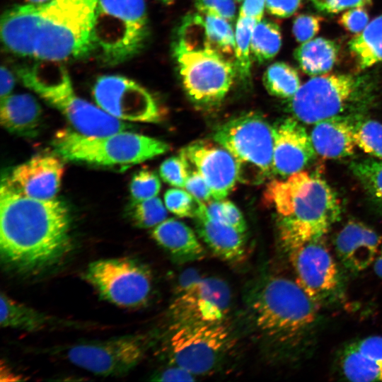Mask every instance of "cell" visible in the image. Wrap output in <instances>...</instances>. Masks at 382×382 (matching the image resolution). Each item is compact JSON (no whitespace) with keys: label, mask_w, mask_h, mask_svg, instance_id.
Masks as SVG:
<instances>
[{"label":"cell","mask_w":382,"mask_h":382,"mask_svg":"<svg viewBox=\"0 0 382 382\" xmlns=\"http://www.w3.org/2000/svg\"><path fill=\"white\" fill-rule=\"evenodd\" d=\"M348 48L360 70L382 62V14L348 42Z\"/></svg>","instance_id":"83f0119b"},{"label":"cell","mask_w":382,"mask_h":382,"mask_svg":"<svg viewBox=\"0 0 382 382\" xmlns=\"http://www.w3.org/2000/svg\"><path fill=\"white\" fill-rule=\"evenodd\" d=\"M92 95L100 108L121 120L158 122L163 117L162 110L151 93L124 76H99L93 86Z\"/></svg>","instance_id":"2e32d148"},{"label":"cell","mask_w":382,"mask_h":382,"mask_svg":"<svg viewBox=\"0 0 382 382\" xmlns=\"http://www.w3.org/2000/svg\"><path fill=\"white\" fill-rule=\"evenodd\" d=\"M195 375L183 367L175 364L170 366L154 376L153 381H192Z\"/></svg>","instance_id":"bcb514c9"},{"label":"cell","mask_w":382,"mask_h":382,"mask_svg":"<svg viewBox=\"0 0 382 382\" xmlns=\"http://www.w3.org/2000/svg\"><path fill=\"white\" fill-rule=\"evenodd\" d=\"M17 74L26 87L60 111L81 134L100 137L134 129L76 96L69 73L59 62L37 60L32 65L21 66Z\"/></svg>","instance_id":"5b68a950"},{"label":"cell","mask_w":382,"mask_h":382,"mask_svg":"<svg viewBox=\"0 0 382 382\" xmlns=\"http://www.w3.org/2000/svg\"><path fill=\"white\" fill-rule=\"evenodd\" d=\"M316 7L323 12L337 13L354 7H365L372 4V0H311Z\"/></svg>","instance_id":"ee69618b"},{"label":"cell","mask_w":382,"mask_h":382,"mask_svg":"<svg viewBox=\"0 0 382 382\" xmlns=\"http://www.w3.org/2000/svg\"><path fill=\"white\" fill-rule=\"evenodd\" d=\"M151 342L148 335L131 334L74 344L64 349L63 355L71 364L94 374L120 376L143 359Z\"/></svg>","instance_id":"4fadbf2b"},{"label":"cell","mask_w":382,"mask_h":382,"mask_svg":"<svg viewBox=\"0 0 382 382\" xmlns=\"http://www.w3.org/2000/svg\"><path fill=\"white\" fill-rule=\"evenodd\" d=\"M204 204L195 218L196 232L211 251L229 262L241 261L245 254L244 233L208 218L204 212Z\"/></svg>","instance_id":"cb8c5ba5"},{"label":"cell","mask_w":382,"mask_h":382,"mask_svg":"<svg viewBox=\"0 0 382 382\" xmlns=\"http://www.w3.org/2000/svg\"><path fill=\"white\" fill-rule=\"evenodd\" d=\"M334 245L342 267L357 274L374 264L382 245V237L368 225L350 220L337 233Z\"/></svg>","instance_id":"ffe728a7"},{"label":"cell","mask_w":382,"mask_h":382,"mask_svg":"<svg viewBox=\"0 0 382 382\" xmlns=\"http://www.w3.org/2000/svg\"><path fill=\"white\" fill-rule=\"evenodd\" d=\"M97 1L14 6L1 16V42L8 52L35 60L61 62L85 57L92 54Z\"/></svg>","instance_id":"6da1fadb"},{"label":"cell","mask_w":382,"mask_h":382,"mask_svg":"<svg viewBox=\"0 0 382 382\" xmlns=\"http://www.w3.org/2000/svg\"><path fill=\"white\" fill-rule=\"evenodd\" d=\"M358 115L353 117L357 146L369 155L382 160V124L374 120L357 117Z\"/></svg>","instance_id":"1f68e13d"},{"label":"cell","mask_w":382,"mask_h":382,"mask_svg":"<svg viewBox=\"0 0 382 382\" xmlns=\"http://www.w3.org/2000/svg\"><path fill=\"white\" fill-rule=\"evenodd\" d=\"M257 23L253 18L239 17L236 24L235 65L238 76L243 81H247L250 77V42L253 30Z\"/></svg>","instance_id":"d6a6232c"},{"label":"cell","mask_w":382,"mask_h":382,"mask_svg":"<svg viewBox=\"0 0 382 382\" xmlns=\"http://www.w3.org/2000/svg\"><path fill=\"white\" fill-rule=\"evenodd\" d=\"M191 167L185 157L180 152L164 160L160 166L159 174L162 180L176 187L183 188L185 186Z\"/></svg>","instance_id":"f35d334b"},{"label":"cell","mask_w":382,"mask_h":382,"mask_svg":"<svg viewBox=\"0 0 382 382\" xmlns=\"http://www.w3.org/2000/svg\"><path fill=\"white\" fill-rule=\"evenodd\" d=\"M158 1L163 2V3L166 4H171L175 1V0H158Z\"/></svg>","instance_id":"816d5d0a"},{"label":"cell","mask_w":382,"mask_h":382,"mask_svg":"<svg viewBox=\"0 0 382 382\" xmlns=\"http://www.w3.org/2000/svg\"><path fill=\"white\" fill-rule=\"evenodd\" d=\"M180 152L205 179L213 199H226L238 180L237 164L231 153L216 141L208 140L193 141Z\"/></svg>","instance_id":"e0dca14e"},{"label":"cell","mask_w":382,"mask_h":382,"mask_svg":"<svg viewBox=\"0 0 382 382\" xmlns=\"http://www.w3.org/2000/svg\"><path fill=\"white\" fill-rule=\"evenodd\" d=\"M286 252L296 282L319 306L340 296V270L324 237L306 241Z\"/></svg>","instance_id":"5bb4252c"},{"label":"cell","mask_w":382,"mask_h":382,"mask_svg":"<svg viewBox=\"0 0 382 382\" xmlns=\"http://www.w3.org/2000/svg\"><path fill=\"white\" fill-rule=\"evenodd\" d=\"M374 82L364 76L324 74L301 85L289 99L287 109L294 118L316 124L337 116H355L371 105Z\"/></svg>","instance_id":"8992f818"},{"label":"cell","mask_w":382,"mask_h":382,"mask_svg":"<svg viewBox=\"0 0 382 382\" xmlns=\"http://www.w3.org/2000/svg\"><path fill=\"white\" fill-rule=\"evenodd\" d=\"M197 10L202 14H211L233 21L236 6L233 0H195Z\"/></svg>","instance_id":"60d3db41"},{"label":"cell","mask_w":382,"mask_h":382,"mask_svg":"<svg viewBox=\"0 0 382 382\" xmlns=\"http://www.w3.org/2000/svg\"><path fill=\"white\" fill-rule=\"evenodd\" d=\"M16 83V77L6 66H1V99L11 95Z\"/></svg>","instance_id":"c3c4849f"},{"label":"cell","mask_w":382,"mask_h":382,"mask_svg":"<svg viewBox=\"0 0 382 382\" xmlns=\"http://www.w3.org/2000/svg\"><path fill=\"white\" fill-rule=\"evenodd\" d=\"M273 173L287 177L302 171L316 151L310 135L298 120L286 117L272 125Z\"/></svg>","instance_id":"ac0fdd59"},{"label":"cell","mask_w":382,"mask_h":382,"mask_svg":"<svg viewBox=\"0 0 382 382\" xmlns=\"http://www.w3.org/2000/svg\"><path fill=\"white\" fill-rule=\"evenodd\" d=\"M41 120V106L33 96L11 94L1 99V124L11 133L34 137L38 133Z\"/></svg>","instance_id":"d4e9b609"},{"label":"cell","mask_w":382,"mask_h":382,"mask_svg":"<svg viewBox=\"0 0 382 382\" xmlns=\"http://www.w3.org/2000/svg\"><path fill=\"white\" fill-rule=\"evenodd\" d=\"M369 21V16L364 7H354L344 12L338 23L346 30L358 34L366 28Z\"/></svg>","instance_id":"b9f144b4"},{"label":"cell","mask_w":382,"mask_h":382,"mask_svg":"<svg viewBox=\"0 0 382 382\" xmlns=\"http://www.w3.org/2000/svg\"><path fill=\"white\" fill-rule=\"evenodd\" d=\"M159 197H154L141 201H132L127 213L136 226L141 228H154L167 219L168 212Z\"/></svg>","instance_id":"836d02e7"},{"label":"cell","mask_w":382,"mask_h":382,"mask_svg":"<svg viewBox=\"0 0 382 382\" xmlns=\"http://www.w3.org/2000/svg\"><path fill=\"white\" fill-rule=\"evenodd\" d=\"M213 139L234 158L239 182L259 185L274 174L272 125L260 113L226 121L215 129Z\"/></svg>","instance_id":"9c48e42d"},{"label":"cell","mask_w":382,"mask_h":382,"mask_svg":"<svg viewBox=\"0 0 382 382\" xmlns=\"http://www.w3.org/2000/svg\"><path fill=\"white\" fill-rule=\"evenodd\" d=\"M164 202L168 211L175 216L194 219L199 214L204 204L187 190L180 187L168 190L164 195Z\"/></svg>","instance_id":"8d00e7d4"},{"label":"cell","mask_w":382,"mask_h":382,"mask_svg":"<svg viewBox=\"0 0 382 382\" xmlns=\"http://www.w3.org/2000/svg\"><path fill=\"white\" fill-rule=\"evenodd\" d=\"M302 0H266L267 11L273 16L287 18L301 6Z\"/></svg>","instance_id":"f6af8a7d"},{"label":"cell","mask_w":382,"mask_h":382,"mask_svg":"<svg viewBox=\"0 0 382 382\" xmlns=\"http://www.w3.org/2000/svg\"><path fill=\"white\" fill-rule=\"evenodd\" d=\"M248 303L255 333L272 359L294 361L311 349L320 306L296 280L269 275L252 290Z\"/></svg>","instance_id":"3957f363"},{"label":"cell","mask_w":382,"mask_h":382,"mask_svg":"<svg viewBox=\"0 0 382 382\" xmlns=\"http://www.w3.org/2000/svg\"><path fill=\"white\" fill-rule=\"evenodd\" d=\"M0 297L1 328L37 332L48 328L74 325L73 322L59 319L16 301L4 292Z\"/></svg>","instance_id":"484cf974"},{"label":"cell","mask_w":382,"mask_h":382,"mask_svg":"<svg viewBox=\"0 0 382 382\" xmlns=\"http://www.w3.org/2000/svg\"><path fill=\"white\" fill-rule=\"evenodd\" d=\"M166 348L170 364L195 376L215 371L232 345L225 323H195L170 327Z\"/></svg>","instance_id":"8fae6325"},{"label":"cell","mask_w":382,"mask_h":382,"mask_svg":"<svg viewBox=\"0 0 382 382\" xmlns=\"http://www.w3.org/2000/svg\"><path fill=\"white\" fill-rule=\"evenodd\" d=\"M353 117H332L314 124L310 137L316 153L332 159L352 155L357 146Z\"/></svg>","instance_id":"7402d4cb"},{"label":"cell","mask_w":382,"mask_h":382,"mask_svg":"<svg viewBox=\"0 0 382 382\" xmlns=\"http://www.w3.org/2000/svg\"><path fill=\"white\" fill-rule=\"evenodd\" d=\"M205 215L216 221L231 226L241 233L247 231L246 221L237 206L230 200L212 199L204 203Z\"/></svg>","instance_id":"d590c367"},{"label":"cell","mask_w":382,"mask_h":382,"mask_svg":"<svg viewBox=\"0 0 382 382\" xmlns=\"http://www.w3.org/2000/svg\"><path fill=\"white\" fill-rule=\"evenodd\" d=\"M64 173V165L59 157L38 154L16 166L2 180L25 196L50 199L59 192Z\"/></svg>","instance_id":"d6986e66"},{"label":"cell","mask_w":382,"mask_h":382,"mask_svg":"<svg viewBox=\"0 0 382 382\" xmlns=\"http://www.w3.org/2000/svg\"><path fill=\"white\" fill-rule=\"evenodd\" d=\"M266 0H245L239 12V17H249L257 22L262 20Z\"/></svg>","instance_id":"7dc6e473"},{"label":"cell","mask_w":382,"mask_h":382,"mask_svg":"<svg viewBox=\"0 0 382 382\" xmlns=\"http://www.w3.org/2000/svg\"><path fill=\"white\" fill-rule=\"evenodd\" d=\"M323 18L314 14H300L297 16L292 26V31L296 40L305 42L315 37L319 32Z\"/></svg>","instance_id":"ab89813d"},{"label":"cell","mask_w":382,"mask_h":382,"mask_svg":"<svg viewBox=\"0 0 382 382\" xmlns=\"http://www.w3.org/2000/svg\"><path fill=\"white\" fill-rule=\"evenodd\" d=\"M149 36L145 0H98L92 54L103 64H122L139 54Z\"/></svg>","instance_id":"52a82bcc"},{"label":"cell","mask_w":382,"mask_h":382,"mask_svg":"<svg viewBox=\"0 0 382 382\" xmlns=\"http://www.w3.org/2000/svg\"><path fill=\"white\" fill-rule=\"evenodd\" d=\"M182 84L188 98L201 108L221 103L237 74L231 59L212 49L173 46Z\"/></svg>","instance_id":"30bf717a"},{"label":"cell","mask_w":382,"mask_h":382,"mask_svg":"<svg viewBox=\"0 0 382 382\" xmlns=\"http://www.w3.org/2000/svg\"><path fill=\"white\" fill-rule=\"evenodd\" d=\"M202 16L210 48L228 59V57L235 55V35L228 21L211 14Z\"/></svg>","instance_id":"4dcf8cb0"},{"label":"cell","mask_w":382,"mask_h":382,"mask_svg":"<svg viewBox=\"0 0 382 382\" xmlns=\"http://www.w3.org/2000/svg\"><path fill=\"white\" fill-rule=\"evenodd\" d=\"M373 265L376 274L382 279V245Z\"/></svg>","instance_id":"681fc988"},{"label":"cell","mask_w":382,"mask_h":382,"mask_svg":"<svg viewBox=\"0 0 382 382\" xmlns=\"http://www.w3.org/2000/svg\"><path fill=\"white\" fill-rule=\"evenodd\" d=\"M52 144L64 159L103 166L140 163L170 149L162 140L130 131L93 137L68 128L58 130Z\"/></svg>","instance_id":"ba28073f"},{"label":"cell","mask_w":382,"mask_h":382,"mask_svg":"<svg viewBox=\"0 0 382 382\" xmlns=\"http://www.w3.org/2000/svg\"><path fill=\"white\" fill-rule=\"evenodd\" d=\"M338 45L324 37H316L300 45L294 52L301 69L309 76L330 71L337 60Z\"/></svg>","instance_id":"4316f807"},{"label":"cell","mask_w":382,"mask_h":382,"mask_svg":"<svg viewBox=\"0 0 382 382\" xmlns=\"http://www.w3.org/2000/svg\"><path fill=\"white\" fill-rule=\"evenodd\" d=\"M236 1H241L242 0H236Z\"/></svg>","instance_id":"f5cc1de1"},{"label":"cell","mask_w":382,"mask_h":382,"mask_svg":"<svg viewBox=\"0 0 382 382\" xmlns=\"http://www.w3.org/2000/svg\"><path fill=\"white\" fill-rule=\"evenodd\" d=\"M337 366L340 375L350 381H382V336L346 343L337 355Z\"/></svg>","instance_id":"44dd1931"},{"label":"cell","mask_w":382,"mask_h":382,"mask_svg":"<svg viewBox=\"0 0 382 382\" xmlns=\"http://www.w3.org/2000/svg\"><path fill=\"white\" fill-rule=\"evenodd\" d=\"M185 188L192 196L203 203L214 199L210 187L205 179L197 170L192 168Z\"/></svg>","instance_id":"7bdbcfd3"},{"label":"cell","mask_w":382,"mask_h":382,"mask_svg":"<svg viewBox=\"0 0 382 382\" xmlns=\"http://www.w3.org/2000/svg\"><path fill=\"white\" fill-rule=\"evenodd\" d=\"M282 46V34L279 25L269 20L258 21L253 30L250 51L258 63L272 59Z\"/></svg>","instance_id":"f1b7e54d"},{"label":"cell","mask_w":382,"mask_h":382,"mask_svg":"<svg viewBox=\"0 0 382 382\" xmlns=\"http://www.w3.org/2000/svg\"><path fill=\"white\" fill-rule=\"evenodd\" d=\"M83 275L103 299L120 307H141L151 295V272L134 259H100L91 262Z\"/></svg>","instance_id":"7c38bea8"},{"label":"cell","mask_w":382,"mask_h":382,"mask_svg":"<svg viewBox=\"0 0 382 382\" xmlns=\"http://www.w3.org/2000/svg\"><path fill=\"white\" fill-rule=\"evenodd\" d=\"M28 4H42L50 1V0H21Z\"/></svg>","instance_id":"f907efd6"},{"label":"cell","mask_w":382,"mask_h":382,"mask_svg":"<svg viewBox=\"0 0 382 382\" xmlns=\"http://www.w3.org/2000/svg\"><path fill=\"white\" fill-rule=\"evenodd\" d=\"M350 169L371 197L382 205V160L356 161L351 163Z\"/></svg>","instance_id":"e575fe53"},{"label":"cell","mask_w":382,"mask_h":382,"mask_svg":"<svg viewBox=\"0 0 382 382\" xmlns=\"http://www.w3.org/2000/svg\"><path fill=\"white\" fill-rule=\"evenodd\" d=\"M228 284L216 277H201L177 290L169 307L171 326L225 322L231 306Z\"/></svg>","instance_id":"9a60e30c"},{"label":"cell","mask_w":382,"mask_h":382,"mask_svg":"<svg viewBox=\"0 0 382 382\" xmlns=\"http://www.w3.org/2000/svg\"><path fill=\"white\" fill-rule=\"evenodd\" d=\"M263 83L272 96L287 99L294 96L301 86L297 71L282 62L267 67L263 75Z\"/></svg>","instance_id":"f546056e"},{"label":"cell","mask_w":382,"mask_h":382,"mask_svg":"<svg viewBox=\"0 0 382 382\" xmlns=\"http://www.w3.org/2000/svg\"><path fill=\"white\" fill-rule=\"evenodd\" d=\"M161 187L158 175L151 170L142 169L132 176L129 192L133 201H141L156 197Z\"/></svg>","instance_id":"74e56055"},{"label":"cell","mask_w":382,"mask_h":382,"mask_svg":"<svg viewBox=\"0 0 382 382\" xmlns=\"http://www.w3.org/2000/svg\"><path fill=\"white\" fill-rule=\"evenodd\" d=\"M70 247V216L64 202L32 198L1 181L0 256L6 267L39 272L59 262Z\"/></svg>","instance_id":"7a4b0ae2"},{"label":"cell","mask_w":382,"mask_h":382,"mask_svg":"<svg viewBox=\"0 0 382 382\" xmlns=\"http://www.w3.org/2000/svg\"><path fill=\"white\" fill-rule=\"evenodd\" d=\"M263 197L277 214L279 237L286 251L323 238L341 214L340 200L329 184L303 170L271 180Z\"/></svg>","instance_id":"277c9868"},{"label":"cell","mask_w":382,"mask_h":382,"mask_svg":"<svg viewBox=\"0 0 382 382\" xmlns=\"http://www.w3.org/2000/svg\"><path fill=\"white\" fill-rule=\"evenodd\" d=\"M151 235L176 262H194L205 256L204 248L196 233L178 219H166L153 228Z\"/></svg>","instance_id":"603a6c76"}]
</instances>
